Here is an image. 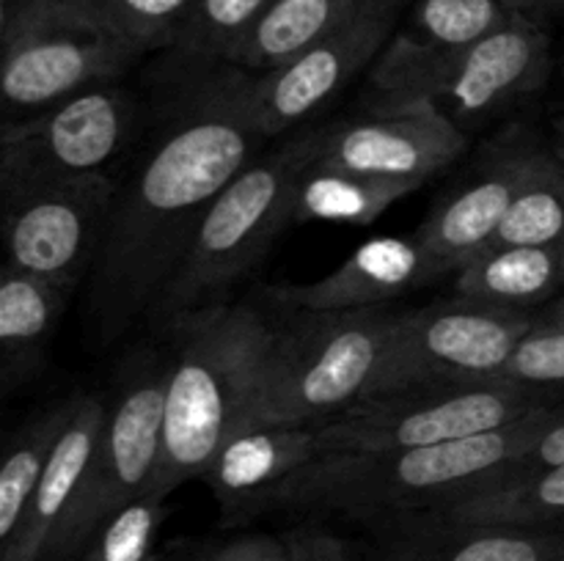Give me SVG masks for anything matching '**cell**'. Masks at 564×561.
<instances>
[{"label": "cell", "mask_w": 564, "mask_h": 561, "mask_svg": "<svg viewBox=\"0 0 564 561\" xmlns=\"http://www.w3.org/2000/svg\"><path fill=\"white\" fill-rule=\"evenodd\" d=\"M264 141L251 110V72L220 66L174 82L169 121L116 193L88 275V317L99 339H116L154 311L207 209Z\"/></svg>", "instance_id": "6da1fadb"}, {"label": "cell", "mask_w": 564, "mask_h": 561, "mask_svg": "<svg viewBox=\"0 0 564 561\" xmlns=\"http://www.w3.org/2000/svg\"><path fill=\"white\" fill-rule=\"evenodd\" d=\"M171 328L180 352L165 391L163 449L143 493L154 501L204 479L220 446L246 424L275 344V324L253 302H218Z\"/></svg>", "instance_id": "7a4b0ae2"}, {"label": "cell", "mask_w": 564, "mask_h": 561, "mask_svg": "<svg viewBox=\"0 0 564 561\" xmlns=\"http://www.w3.org/2000/svg\"><path fill=\"white\" fill-rule=\"evenodd\" d=\"M562 410L545 405L521 421L449 443L330 454L301 468L262 506L347 515H416L501 482Z\"/></svg>", "instance_id": "3957f363"}, {"label": "cell", "mask_w": 564, "mask_h": 561, "mask_svg": "<svg viewBox=\"0 0 564 561\" xmlns=\"http://www.w3.org/2000/svg\"><path fill=\"white\" fill-rule=\"evenodd\" d=\"M325 132L328 127L303 132L284 146L259 154L224 187L152 317L174 324L187 314L226 302L231 286L262 262L275 237L295 220L297 185L303 170L317 160Z\"/></svg>", "instance_id": "277c9868"}, {"label": "cell", "mask_w": 564, "mask_h": 561, "mask_svg": "<svg viewBox=\"0 0 564 561\" xmlns=\"http://www.w3.org/2000/svg\"><path fill=\"white\" fill-rule=\"evenodd\" d=\"M400 314L389 308L301 311L275 328L248 427H319L372 396Z\"/></svg>", "instance_id": "5b68a950"}, {"label": "cell", "mask_w": 564, "mask_h": 561, "mask_svg": "<svg viewBox=\"0 0 564 561\" xmlns=\"http://www.w3.org/2000/svg\"><path fill=\"white\" fill-rule=\"evenodd\" d=\"M0 47L3 99L20 113L116 80L143 55L116 31L99 0H20L0 14Z\"/></svg>", "instance_id": "8992f818"}, {"label": "cell", "mask_w": 564, "mask_h": 561, "mask_svg": "<svg viewBox=\"0 0 564 561\" xmlns=\"http://www.w3.org/2000/svg\"><path fill=\"white\" fill-rule=\"evenodd\" d=\"M551 64L549 33L534 16L518 14L457 53L411 64L375 61L369 82L378 91L375 110L430 105L466 132L543 88Z\"/></svg>", "instance_id": "52a82bcc"}, {"label": "cell", "mask_w": 564, "mask_h": 561, "mask_svg": "<svg viewBox=\"0 0 564 561\" xmlns=\"http://www.w3.org/2000/svg\"><path fill=\"white\" fill-rule=\"evenodd\" d=\"M169 374V363L149 355L124 374L119 394L108 405L102 432L75 501L61 520L44 561L80 556L110 517L143 498L163 449Z\"/></svg>", "instance_id": "ba28073f"}, {"label": "cell", "mask_w": 564, "mask_h": 561, "mask_svg": "<svg viewBox=\"0 0 564 561\" xmlns=\"http://www.w3.org/2000/svg\"><path fill=\"white\" fill-rule=\"evenodd\" d=\"M545 405L540 394L505 383H433L367 396L319 427L330 454L419 449L494 432Z\"/></svg>", "instance_id": "9c48e42d"}, {"label": "cell", "mask_w": 564, "mask_h": 561, "mask_svg": "<svg viewBox=\"0 0 564 561\" xmlns=\"http://www.w3.org/2000/svg\"><path fill=\"white\" fill-rule=\"evenodd\" d=\"M534 324L529 314L460 295L400 314L372 396L433 383H494Z\"/></svg>", "instance_id": "30bf717a"}, {"label": "cell", "mask_w": 564, "mask_h": 561, "mask_svg": "<svg viewBox=\"0 0 564 561\" xmlns=\"http://www.w3.org/2000/svg\"><path fill=\"white\" fill-rule=\"evenodd\" d=\"M138 105L116 80L97 82L28 119L0 138V190L6 196L108 174V163L135 130Z\"/></svg>", "instance_id": "8fae6325"}, {"label": "cell", "mask_w": 564, "mask_h": 561, "mask_svg": "<svg viewBox=\"0 0 564 561\" xmlns=\"http://www.w3.org/2000/svg\"><path fill=\"white\" fill-rule=\"evenodd\" d=\"M6 267L75 289L91 275L108 231L116 185L110 174L6 196Z\"/></svg>", "instance_id": "7c38bea8"}, {"label": "cell", "mask_w": 564, "mask_h": 561, "mask_svg": "<svg viewBox=\"0 0 564 561\" xmlns=\"http://www.w3.org/2000/svg\"><path fill=\"white\" fill-rule=\"evenodd\" d=\"M394 20L397 3L372 0L297 58L262 75L251 72V110L262 135H281L317 113L352 80V75L383 53Z\"/></svg>", "instance_id": "4fadbf2b"}, {"label": "cell", "mask_w": 564, "mask_h": 561, "mask_svg": "<svg viewBox=\"0 0 564 561\" xmlns=\"http://www.w3.org/2000/svg\"><path fill=\"white\" fill-rule=\"evenodd\" d=\"M466 132L430 105L375 110L372 119L328 127L317 165L427 182L466 148Z\"/></svg>", "instance_id": "5bb4252c"}, {"label": "cell", "mask_w": 564, "mask_h": 561, "mask_svg": "<svg viewBox=\"0 0 564 561\" xmlns=\"http://www.w3.org/2000/svg\"><path fill=\"white\" fill-rule=\"evenodd\" d=\"M545 148L516 132L494 146L488 163L474 170L449 198L438 204L416 231V240L438 273H452L494 242L512 201L532 176Z\"/></svg>", "instance_id": "9a60e30c"}, {"label": "cell", "mask_w": 564, "mask_h": 561, "mask_svg": "<svg viewBox=\"0 0 564 561\" xmlns=\"http://www.w3.org/2000/svg\"><path fill=\"white\" fill-rule=\"evenodd\" d=\"M438 275V267L416 237H375L325 278L268 286L264 295L270 302L292 311H358L386 306Z\"/></svg>", "instance_id": "2e32d148"}, {"label": "cell", "mask_w": 564, "mask_h": 561, "mask_svg": "<svg viewBox=\"0 0 564 561\" xmlns=\"http://www.w3.org/2000/svg\"><path fill=\"white\" fill-rule=\"evenodd\" d=\"M323 457H330L323 427L237 429L220 446L204 482L226 512H246L262 506L279 484Z\"/></svg>", "instance_id": "e0dca14e"}, {"label": "cell", "mask_w": 564, "mask_h": 561, "mask_svg": "<svg viewBox=\"0 0 564 561\" xmlns=\"http://www.w3.org/2000/svg\"><path fill=\"white\" fill-rule=\"evenodd\" d=\"M105 416H108V405L102 396L83 394L75 418L50 454L42 482L28 504L14 539L0 548V561H44L50 542L80 487L83 473L102 432Z\"/></svg>", "instance_id": "ac0fdd59"}, {"label": "cell", "mask_w": 564, "mask_h": 561, "mask_svg": "<svg viewBox=\"0 0 564 561\" xmlns=\"http://www.w3.org/2000/svg\"><path fill=\"white\" fill-rule=\"evenodd\" d=\"M564 531L474 526L411 515V526L391 537L383 561H560Z\"/></svg>", "instance_id": "d6986e66"}, {"label": "cell", "mask_w": 564, "mask_h": 561, "mask_svg": "<svg viewBox=\"0 0 564 561\" xmlns=\"http://www.w3.org/2000/svg\"><path fill=\"white\" fill-rule=\"evenodd\" d=\"M457 295L529 314L562 289L560 248L490 245L457 270Z\"/></svg>", "instance_id": "ffe728a7"}, {"label": "cell", "mask_w": 564, "mask_h": 561, "mask_svg": "<svg viewBox=\"0 0 564 561\" xmlns=\"http://www.w3.org/2000/svg\"><path fill=\"white\" fill-rule=\"evenodd\" d=\"M69 289L39 275L6 267L0 278V355L3 385L11 388L42 372Z\"/></svg>", "instance_id": "44dd1931"}, {"label": "cell", "mask_w": 564, "mask_h": 561, "mask_svg": "<svg viewBox=\"0 0 564 561\" xmlns=\"http://www.w3.org/2000/svg\"><path fill=\"white\" fill-rule=\"evenodd\" d=\"M474 526L540 528L564 531V465L529 473H507L501 482L463 495L441 509L416 512Z\"/></svg>", "instance_id": "7402d4cb"}, {"label": "cell", "mask_w": 564, "mask_h": 561, "mask_svg": "<svg viewBox=\"0 0 564 561\" xmlns=\"http://www.w3.org/2000/svg\"><path fill=\"white\" fill-rule=\"evenodd\" d=\"M367 3L372 0H270L231 55V66L253 75L279 69L330 36Z\"/></svg>", "instance_id": "603a6c76"}, {"label": "cell", "mask_w": 564, "mask_h": 561, "mask_svg": "<svg viewBox=\"0 0 564 561\" xmlns=\"http://www.w3.org/2000/svg\"><path fill=\"white\" fill-rule=\"evenodd\" d=\"M516 16L518 11L505 0H416L402 31L389 38L378 61L411 64L457 53L501 31Z\"/></svg>", "instance_id": "cb8c5ba5"}, {"label": "cell", "mask_w": 564, "mask_h": 561, "mask_svg": "<svg viewBox=\"0 0 564 561\" xmlns=\"http://www.w3.org/2000/svg\"><path fill=\"white\" fill-rule=\"evenodd\" d=\"M424 182L391 179L361 170L330 168L312 163L301 176L295 198V220L369 226L400 198L411 196Z\"/></svg>", "instance_id": "d4e9b609"}, {"label": "cell", "mask_w": 564, "mask_h": 561, "mask_svg": "<svg viewBox=\"0 0 564 561\" xmlns=\"http://www.w3.org/2000/svg\"><path fill=\"white\" fill-rule=\"evenodd\" d=\"M270 0H193L191 11L165 47L171 82L231 66V55L259 20Z\"/></svg>", "instance_id": "484cf974"}, {"label": "cell", "mask_w": 564, "mask_h": 561, "mask_svg": "<svg viewBox=\"0 0 564 561\" xmlns=\"http://www.w3.org/2000/svg\"><path fill=\"white\" fill-rule=\"evenodd\" d=\"M80 399L83 394H77L47 407L42 416L25 424L11 440L3 468H0V548H6L14 539L28 504H31L39 482H42L50 454L75 418Z\"/></svg>", "instance_id": "4316f807"}, {"label": "cell", "mask_w": 564, "mask_h": 561, "mask_svg": "<svg viewBox=\"0 0 564 561\" xmlns=\"http://www.w3.org/2000/svg\"><path fill=\"white\" fill-rule=\"evenodd\" d=\"M490 245H564V157L556 148L540 154Z\"/></svg>", "instance_id": "83f0119b"}, {"label": "cell", "mask_w": 564, "mask_h": 561, "mask_svg": "<svg viewBox=\"0 0 564 561\" xmlns=\"http://www.w3.org/2000/svg\"><path fill=\"white\" fill-rule=\"evenodd\" d=\"M494 383L543 394L564 388V322H538Z\"/></svg>", "instance_id": "f1b7e54d"}, {"label": "cell", "mask_w": 564, "mask_h": 561, "mask_svg": "<svg viewBox=\"0 0 564 561\" xmlns=\"http://www.w3.org/2000/svg\"><path fill=\"white\" fill-rule=\"evenodd\" d=\"M165 517V501L138 498L110 517L77 561H143Z\"/></svg>", "instance_id": "f546056e"}, {"label": "cell", "mask_w": 564, "mask_h": 561, "mask_svg": "<svg viewBox=\"0 0 564 561\" xmlns=\"http://www.w3.org/2000/svg\"><path fill=\"white\" fill-rule=\"evenodd\" d=\"M116 31L141 53L165 50L176 36L193 0H99Z\"/></svg>", "instance_id": "4dcf8cb0"}, {"label": "cell", "mask_w": 564, "mask_h": 561, "mask_svg": "<svg viewBox=\"0 0 564 561\" xmlns=\"http://www.w3.org/2000/svg\"><path fill=\"white\" fill-rule=\"evenodd\" d=\"M564 465V413L554 416L549 427L538 435L523 460L512 468L510 473H529V471H543V468Z\"/></svg>", "instance_id": "1f68e13d"}, {"label": "cell", "mask_w": 564, "mask_h": 561, "mask_svg": "<svg viewBox=\"0 0 564 561\" xmlns=\"http://www.w3.org/2000/svg\"><path fill=\"white\" fill-rule=\"evenodd\" d=\"M196 561H290L286 544L273 537H240Z\"/></svg>", "instance_id": "d6a6232c"}, {"label": "cell", "mask_w": 564, "mask_h": 561, "mask_svg": "<svg viewBox=\"0 0 564 561\" xmlns=\"http://www.w3.org/2000/svg\"><path fill=\"white\" fill-rule=\"evenodd\" d=\"M284 544L290 561H352L339 539L319 531H295Z\"/></svg>", "instance_id": "836d02e7"}, {"label": "cell", "mask_w": 564, "mask_h": 561, "mask_svg": "<svg viewBox=\"0 0 564 561\" xmlns=\"http://www.w3.org/2000/svg\"><path fill=\"white\" fill-rule=\"evenodd\" d=\"M512 11L527 16H538V14H549V11H562L564 0H505Z\"/></svg>", "instance_id": "e575fe53"}, {"label": "cell", "mask_w": 564, "mask_h": 561, "mask_svg": "<svg viewBox=\"0 0 564 561\" xmlns=\"http://www.w3.org/2000/svg\"><path fill=\"white\" fill-rule=\"evenodd\" d=\"M540 322H564V295L554 302V306L549 308V314H545V317L540 319Z\"/></svg>", "instance_id": "d590c367"}, {"label": "cell", "mask_w": 564, "mask_h": 561, "mask_svg": "<svg viewBox=\"0 0 564 561\" xmlns=\"http://www.w3.org/2000/svg\"><path fill=\"white\" fill-rule=\"evenodd\" d=\"M556 135H560V141H556V152L564 157V116L560 121H556Z\"/></svg>", "instance_id": "8d00e7d4"}, {"label": "cell", "mask_w": 564, "mask_h": 561, "mask_svg": "<svg viewBox=\"0 0 564 561\" xmlns=\"http://www.w3.org/2000/svg\"><path fill=\"white\" fill-rule=\"evenodd\" d=\"M17 3H20V0H0V14H6V11L14 9Z\"/></svg>", "instance_id": "74e56055"}, {"label": "cell", "mask_w": 564, "mask_h": 561, "mask_svg": "<svg viewBox=\"0 0 564 561\" xmlns=\"http://www.w3.org/2000/svg\"><path fill=\"white\" fill-rule=\"evenodd\" d=\"M560 256H562V289H564V245L560 248Z\"/></svg>", "instance_id": "f35d334b"}, {"label": "cell", "mask_w": 564, "mask_h": 561, "mask_svg": "<svg viewBox=\"0 0 564 561\" xmlns=\"http://www.w3.org/2000/svg\"><path fill=\"white\" fill-rule=\"evenodd\" d=\"M389 3H397V6H400V0H389Z\"/></svg>", "instance_id": "ab89813d"}, {"label": "cell", "mask_w": 564, "mask_h": 561, "mask_svg": "<svg viewBox=\"0 0 564 561\" xmlns=\"http://www.w3.org/2000/svg\"><path fill=\"white\" fill-rule=\"evenodd\" d=\"M560 561H564V556H562V559H560Z\"/></svg>", "instance_id": "60d3db41"}]
</instances>
